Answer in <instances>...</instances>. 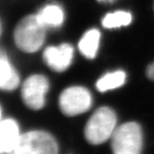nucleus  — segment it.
<instances>
[{"label":"nucleus","instance_id":"obj_4","mask_svg":"<svg viewBox=\"0 0 154 154\" xmlns=\"http://www.w3.org/2000/svg\"><path fill=\"white\" fill-rule=\"evenodd\" d=\"M142 130L138 124L129 122L117 127L112 137L113 154H141Z\"/></svg>","mask_w":154,"mask_h":154},{"label":"nucleus","instance_id":"obj_6","mask_svg":"<svg viewBox=\"0 0 154 154\" xmlns=\"http://www.w3.org/2000/svg\"><path fill=\"white\" fill-rule=\"evenodd\" d=\"M48 87V81L44 75L34 74L28 77L21 88V97L25 105L35 111L42 109L45 105Z\"/></svg>","mask_w":154,"mask_h":154},{"label":"nucleus","instance_id":"obj_12","mask_svg":"<svg viewBox=\"0 0 154 154\" xmlns=\"http://www.w3.org/2000/svg\"><path fill=\"white\" fill-rule=\"evenodd\" d=\"M126 79V74L123 71H115L108 72L97 82V88L100 92H106L121 87Z\"/></svg>","mask_w":154,"mask_h":154},{"label":"nucleus","instance_id":"obj_3","mask_svg":"<svg viewBox=\"0 0 154 154\" xmlns=\"http://www.w3.org/2000/svg\"><path fill=\"white\" fill-rule=\"evenodd\" d=\"M59 146L53 136L45 131H30L20 136L8 154H58Z\"/></svg>","mask_w":154,"mask_h":154},{"label":"nucleus","instance_id":"obj_5","mask_svg":"<svg viewBox=\"0 0 154 154\" xmlns=\"http://www.w3.org/2000/svg\"><path fill=\"white\" fill-rule=\"evenodd\" d=\"M59 105L65 115H79L90 109L92 105L91 94L83 86L69 87L60 94Z\"/></svg>","mask_w":154,"mask_h":154},{"label":"nucleus","instance_id":"obj_10","mask_svg":"<svg viewBox=\"0 0 154 154\" xmlns=\"http://www.w3.org/2000/svg\"><path fill=\"white\" fill-rule=\"evenodd\" d=\"M100 34L97 29L87 31L81 38L78 48L81 53L87 59H94L100 46Z\"/></svg>","mask_w":154,"mask_h":154},{"label":"nucleus","instance_id":"obj_1","mask_svg":"<svg viewBox=\"0 0 154 154\" xmlns=\"http://www.w3.org/2000/svg\"><path fill=\"white\" fill-rule=\"evenodd\" d=\"M46 28L37 15H29L23 18L18 23L14 32L15 44L24 52L37 51L45 42Z\"/></svg>","mask_w":154,"mask_h":154},{"label":"nucleus","instance_id":"obj_14","mask_svg":"<svg viewBox=\"0 0 154 154\" xmlns=\"http://www.w3.org/2000/svg\"><path fill=\"white\" fill-rule=\"evenodd\" d=\"M147 76L152 81H154V62H152L151 64H149L147 68Z\"/></svg>","mask_w":154,"mask_h":154},{"label":"nucleus","instance_id":"obj_11","mask_svg":"<svg viewBox=\"0 0 154 154\" xmlns=\"http://www.w3.org/2000/svg\"><path fill=\"white\" fill-rule=\"evenodd\" d=\"M36 15L46 27H59L64 20V13L61 8L56 5H48L43 8Z\"/></svg>","mask_w":154,"mask_h":154},{"label":"nucleus","instance_id":"obj_9","mask_svg":"<svg viewBox=\"0 0 154 154\" xmlns=\"http://www.w3.org/2000/svg\"><path fill=\"white\" fill-rule=\"evenodd\" d=\"M19 84V74L10 64L5 52L2 50L0 57V87L2 90L11 91L17 88Z\"/></svg>","mask_w":154,"mask_h":154},{"label":"nucleus","instance_id":"obj_13","mask_svg":"<svg viewBox=\"0 0 154 154\" xmlns=\"http://www.w3.org/2000/svg\"><path fill=\"white\" fill-rule=\"evenodd\" d=\"M132 15L126 11H115L107 14L102 20V25L105 28L112 29L126 26L131 23Z\"/></svg>","mask_w":154,"mask_h":154},{"label":"nucleus","instance_id":"obj_7","mask_svg":"<svg viewBox=\"0 0 154 154\" xmlns=\"http://www.w3.org/2000/svg\"><path fill=\"white\" fill-rule=\"evenodd\" d=\"M44 60L48 67L58 72L66 71L72 63L73 48L69 44H62L59 47H48L44 51Z\"/></svg>","mask_w":154,"mask_h":154},{"label":"nucleus","instance_id":"obj_2","mask_svg":"<svg viewBox=\"0 0 154 154\" xmlns=\"http://www.w3.org/2000/svg\"><path fill=\"white\" fill-rule=\"evenodd\" d=\"M116 123L117 117L113 109L108 107L97 109L85 125V139L92 145L101 144L112 137Z\"/></svg>","mask_w":154,"mask_h":154},{"label":"nucleus","instance_id":"obj_8","mask_svg":"<svg viewBox=\"0 0 154 154\" xmlns=\"http://www.w3.org/2000/svg\"><path fill=\"white\" fill-rule=\"evenodd\" d=\"M20 129L17 122L13 119L3 120L0 125V152L8 154L20 138Z\"/></svg>","mask_w":154,"mask_h":154}]
</instances>
